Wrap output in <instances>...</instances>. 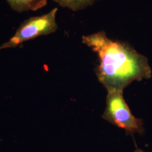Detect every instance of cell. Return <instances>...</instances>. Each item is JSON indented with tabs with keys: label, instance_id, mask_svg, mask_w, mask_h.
Listing matches in <instances>:
<instances>
[{
	"label": "cell",
	"instance_id": "obj_1",
	"mask_svg": "<svg viewBox=\"0 0 152 152\" xmlns=\"http://www.w3.org/2000/svg\"><path fill=\"white\" fill-rule=\"evenodd\" d=\"M82 39L83 44L98 54L96 73L107 90H124L134 81L151 77L148 59L130 45L109 38L104 31L83 36Z\"/></svg>",
	"mask_w": 152,
	"mask_h": 152
},
{
	"label": "cell",
	"instance_id": "obj_2",
	"mask_svg": "<svg viewBox=\"0 0 152 152\" xmlns=\"http://www.w3.org/2000/svg\"><path fill=\"white\" fill-rule=\"evenodd\" d=\"M106 99V108L103 118L127 134H141L144 132L142 120L136 118L131 112L124 98V90H109Z\"/></svg>",
	"mask_w": 152,
	"mask_h": 152
},
{
	"label": "cell",
	"instance_id": "obj_3",
	"mask_svg": "<svg viewBox=\"0 0 152 152\" xmlns=\"http://www.w3.org/2000/svg\"><path fill=\"white\" fill-rule=\"evenodd\" d=\"M57 8L41 16L31 17L22 23L14 36L0 46L2 49L15 48L23 42L39 36L54 33L58 29L56 20Z\"/></svg>",
	"mask_w": 152,
	"mask_h": 152
},
{
	"label": "cell",
	"instance_id": "obj_4",
	"mask_svg": "<svg viewBox=\"0 0 152 152\" xmlns=\"http://www.w3.org/2000/svg\"><path fill=\"white\" fill-rule=\"evenodd\" d=\"M11 9L18 12L36 11L46 5L48 0H6Z\"/></svg>",
	"mask_w": 152,
	"mask_h": 152
},
{
	"label": "cell",
	"instance_id": "obj_5",
	"mask_svg": "<svg viewBox=\"0 0 152 152\" xmlns=\"http://www.w3.org/2000/svg\"><path fill=\"white\" fill-rule=\"evenodd\" d=\"M61 6L66 7L74 11L85 9L92 5L96 0H52Z\"/></svg>",
	"mask_w": 152,
	"mask_h": 152
},
{
	"label": "cell",
	"instance_id": "obj_6",
	"mask_svg": "<svg viewBox=\"0 0 152 152\" xmlns=\"http://www.w3.org/2000/svg\"><path fill=\"white\" fill-rule=\"evenodd\" d=\"M135 152H144L143 151H142L141 149H137L136 151H135Z\"/></svg>",
	"mask_w": 152,
	"mask_h": 152
}]
</instances>
